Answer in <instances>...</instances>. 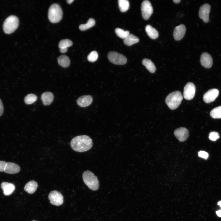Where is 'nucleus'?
I'll list each match as a JSON object with an SVG mask.
<instances>
[{
    "instance_id": "15",
    "label": "nucleus",
    "mask_w": 221,
    "mask_h": 221,
    "mask_svg": "<svg viewBox=\"0 0 221 221\" xmlns=\"http://www.w3.org/2000/svg\"><path fill=\"white\" fill-rule=\"evenodd\" d=\"M93 99L90 95H83L77 100L78 105L81 107H85L90 105L92 102Z\"/></svg>"
},
{
    "instance_id": "24",
    "label": "nucleus",
    "mask_w": 221,
    "mask_h": 221,
    "mask_svg": "<svg viewBox=\"0 0 221 221\" xmlns=\"http://www.w3.org/2000/svg\"><path fill=\"white\" fill-rule=\"evenodd\" d=\"M95 24V20L93 18H90L88 19L86 24L80 25L79 28L80 30L84 31L92 27Z\"/></svg>"
},
{
    "instance_id": "23",
    "label": "nucleus",
    "mask_w": 221,
    "mask_h": 221,
    "mask_svg": "<svg viewBox=\"0 0 221 221\" xmlns=\"http://www.w3.org/2000/svg\"><path fill=\"white\" fill-rule=\"evenodd\" d=\"M57 60L59 65L63 67L67 68L70 65V59L65 55H61L60 56L58 57Z\"/></svg>"
},
{
    "instance_id": "1",
    "label": "nucleus",
    "mask_w": 221,
    "mask_h": 221,
    "mask_svg": "<svg viewBox=\"0 0 221 221\" xmlns=\"http://www.w3.org/2000/svg\"><path fill=\"white\" fill-rule=\"evenodd\" d=\"M71 146L74 151L82 152L90 149L93 145L92 141L88 136L82 135L77 136L72 139Z\"/></svg>"
},
{
    "instance_id": "31",
    "label": "nucleus",
    "mask_w": 221,
    "mask_h": 221,
    "mask_svg": "<svg viewBox=\"0 0 221 221\" xmlns=\"http://www.w3.org/2000/svg\"><path fill=\"white\" fill-rule=\"evenodd\" d=\"M219 133L216 132H211L209 134V139L212 141H215L219 138Z\"/></svg>"
},
{
    "instance_id": "22",
    "label": "nucleus",
    "mask_w": 221,
    "mask_h": 221,
    "mask_svg": "<svg viewBox=\"0 0 221 221\" xmlns=\"http://www.w3.org/2000/svg\"><path fill=\"white\" fill-rule=\"evenodd\" d=\"M142 64L150 72L153 73L155 72L156 70L155 66L150 60L144 59L142 60Z\"/></svg>"
},
{
    "instance_id": "36",
    "label": "nucleus",
    "mask_w": 221,
    "mask_h": 221,
    "mask_svg": "<svg viewBox=\"0 0 221 221\" xmlns=\"http://www.w3.org/2000/svg\"><path fill=\"white\" fill-rule=\"evenodd\" d=\"M216 213L218 216L221 217V210L216 211Z\"/></svg>"
},
{
    "instance_id": "18",
    "label": "nucleus",
    "mask_w": 221,
    "mask_h": 221,
    "mask_svg": "<svg viewBox=\"0 0 221 221\" xmlns=\"http://www.w3.org/2000/svg\"><path fill=\"white\" fill-rule=\"evenodd\" d=\"M41 99L43 104L45 105H48L52 103L54 99L53 94L47 91L43 93L41 95Z\"/></svg>"
},
{
    "instance_id": "7",
    "label": "nucleus",
    "mask_w": 221,
    "mask_h": 221,
    "mask_svg": "<svg viewBox=\"0 0 221 221\" xmlns=\"http://www.w3.org/2000/svg\"><path fill=\"white\" fill-rule=\"evenodd\" d=\"M141 10L142 17L145 20L149 18L153 12L151 4L148 0L143 1L141 4Z\"/></svg>"
},
{
    "instance_id": "33",
    "label": "nucleus",
    "mask_w": 221,
    "mask_h": 221,
    "mask_svg": "<svg viewBox=\"0 0 221 221\" xmlns=\"http://www.w3.org/2000/svg\"><path fill=\"white\" fill-rule=\"evenodd\" d=\"M6 163L5 161H0V172H4Z\"/></svg>"
},
{
    "instance_id": "35",
    "label": "nucleus",
    "mask_w": 221,
    "mask_h": 221,
    "mask_svg": "<svg viewBox=\"0 0 221 221\" xmlns=\"http://www.w3.org/2000/svg\"><path fill=\"white\" fill-rule=\"evenodd\" d=\"M68 50L67 48H60V52L62 53H64L67 52Z\"/></svg>"
},
{
    "instance_id": "37",
    "label": "nucleus",
    "mask_w": 221,
    "mask_h": 221,
    "mask_svg": "<svg viewBox=\"0 0 221 221\" xmlns=\"http://www.w3.org/2000/svg\"><path fill=\"white\" fill-rule=\"evenodd\" d=\"M73 1V0H68L66 1V2H67L69 4H70L72 3Z\"/></svg>"
},
{
    "instance_id": "10",
    "label": "nucleus",
    "mask_w": 221,
    "mask_h": 221,
    "mask_svg": "<svg viewBox=\"0 0 221 221\" xmlns=\"http://www.w3.org/2000/svg\"><path fill=\"white\" fill-rule=\"evenodd\" d=\"M211 9L210 5L207 3L205 4L200 6L199 12V17L204 22L207 23L209 21V14Z\"/></svg>"
},
{
    "instance_id": "34",
    "label": "nucleus",
    "mask_w": 221,
    "mask_h": 221,
    "mask_svg": "<svg viewBox=\"0 0 221 221\" xmlns=\"http://www.w3.org/2000/svg\"><path fill=\"white\" fill-rule=\"evenodd\" d=\"M3 107L2 101L0 99V116L3 114Z\"/></svg>"
},
{
    "instance_id": "38",
    "label": "nucleus",
    "mask_w": 221,
    "mask_h": 221,
    "mask_svg": "<svg viewBox=\"0 0 221 221\" xmlns=\"http://www.w3.org/2000/svg\"><path fill=\"white\" fill-rule=\"evenodd\" d=\"M180 1V0H173V2L174 3H178Z\"/></svg>"
},
{
    "instance_id": "5",
    "label": "nucleus",
    "mask_w": 221,
    "mask_h": 221,
    "mask_svg": "<svg viewBox=\"0 0 221 221\" xmlns=\"http://www.w3.org/2000/svg\"><path fill=\"white\" fill-rule=\"evenodd\" d=\"M19 24V19L14 15H11L6 19L3 24V29L6 34H10L17 28Z\"/></svg>"
},
{
    "instance_id": "16",
    "label": "nucleus",
    "mask_w": 221,
    "mask_h": 221,
    "mask_svg": "<svg viewBox=\"0 0 221 221\" xmlns=\"http://www.w3.org/2000/svg\"><path fill=\"white\" fill-rule=\"evenodd\" d=\"M20 170L19 166L12 162H7L4 172L6 173L14 174L18 173Z\"/></svg>"
},
{
    "instance_id": "9",
    "label": "nucleus",
    "mask_w": 221,
    "mask_h": 221,
    "mask_svg": "<svg viewBox=\"0 0 221 221\" xmlns=\"http://www.w3.org/2000/svg\"><path fill=\"white\" fill-rule=\"evenodd\" d=\"M196 87L194 84L192 83L188 82L184 87V97L187 100H191L194 97Z\"/></svg>"
},
{
    "instance_id": "39",
    "label": "nucleus",
    "mask_w": 221,
    "mask_h": 221,
    "mask_svg": "<svg viewBox=\"0 0 221 221\" xmlns=\"http://www.w3.org/2000/svg\"><path fill=\"white\" fill-rule=\"evenodd\" d=\"M218 205H219L221 207V201L218 202Z\"/></svg>"
},
{
    "instance_id": "30",
    "label": "nucleus",
    "mask_w": 221,
    "mask_h": 221,
    "mask_svg": "<svg viewBox=\"0 0 221 221\" xmlns=\"http://www.w3.org/2000/svg\"><path fill=\"white\" fill-rule=\"evenodd\" d=\"M98 57V55L97 52L94 51L91 52L87 56L88 60L90 62H94L96 61Z\"/></svg>"
},
{
    "instance_id": "6",
    "label": "nucleus",
    "mask_w": 221,
    "mask_h": 221,
    "mask_svg": "<svg viewBox=\"0 0 221 221\" xmlns=\"http://www.w3.org/2000/svg\"><path fill=\"white\" fill-rule=\"evenodd\" d=\"M107 56L110 61L115 64L124 65L127 62V59L125 56L115 52H110Z\"/></svg>"
},
{
    "instance_id": "4",
    "label": "nucleus",
    "mask_w": 221,
    "mask_h": 221,
    "mask_svg": "<svg viewBox=\"0 0 221 221\" xmlns=\"http://www.w3.org/2000/svg\"><path fill=\"white\" fill-rule=\"evenodd\" d=\"M63 12L60 6L57 4H53L50 7L48 14V18L52 23H56L61 19Z\"/></svg>"
},
{
    "instance_id": "11",
    "label": "nucleus",
    "mask_w": 221,
    "mask_h": 221,
    "mask_svg": "<svg viewBox=\"0 0 221 221\" xmlns=\"http://www.w3.org/2000/svg\"><path fill=\"white\" fill-rule=\"evenodd\" d=\"M219 94L218 90L212 89L208 91L204 95L203 99L206 103H209L214 101Z\"/></svg>"
},
{
    "instance_id": "29",
    "label": "nucleus",
    "mask_w": 221,
    "mask_h": 221,
    "mask_svg": "<svg viewBox=\"0 0 221 221\" xmlns=\"http://www.w3.org/2000/svg\"><path fill=\"white\" fill-rule=\"evenodd\" d=\"M73 44L72 41L68 39L62 40L59 44V47L60 48H66L71 46Z\"/></svg>"
},
{
    "instance_id": "17",
    "label": "nucleus",
    "mask_w": 221,
    "mask_h": 221,
    "mask_svg": "<svg viewBox=\"0 0 221 221\" xmlns=\"http://www.w3.org/2000/svg\"><path fill=\"white\" fill-rule=\"evenodd\" d=\"M1 186L5 196L11 195L15 189V186L14 184L7 182H3L1 184Z\"/></svg>"
},
{
    "instance_id": "3",
    "label": "nucleus",
    "mask_w": 221,
    "mask_h": 221,
    "mask_svg": "<svg viewBox=\"0 0 221 221\" xmlns=\"http://www.w3.org/2000/svg\"><path fill=\"white\" fill-rule=\"evenodd\" d=\"M82 177L84 182L89 189L93 191L98 189L99 184L98 179L92 172L89 170L84 172Z\"/></svg>"
},
{
    "instance_id": "21",
    "label": "nucleus",
    "mask_w": 221,
    "mask_h": 221,
    "mask_svg": "<svg viewBox=\"0 0 221 221\" xmlns=\"http://www.w3.org/2000/svg\"><path fill=\"white\" fill-rule=\"evenodd\" d=\"M139 38L133 34H130L123 40L124 44L130 46L139 41Z\"/></svg>"
},
{
    "instance_id": "12",
    "label": "nucleus",
    "mask_w": 221,
    "mask_h": 221,
    "mask_svg": "<svg viewBox=\"0 0 221 221\" xmlns=\"http://www.w3.org/2000/svg\"><path fill=\"white\" fill-rule=\"evenodd\" d=\"M174 134L178 140L181 142L185 141L189 136L188 131L185 127H180L176 129Z\"/></svg>"
},
{
    "instance_id": "26",
    "label": "nucleus",
    "mask_w": 221,
    "mask_h": 221,
    "mask_svg": "<svg viewBox=\"0 0 221 221\" xmlns=\"http://www.w3.org/2000/svg\"><path fill=\"white\" fill-rule=\"evenodd\" d=\"M211 116L214 118H221V106L215 107L210 113Z\"/></svg>"
},
{
    "instance_id": "13",
    "label": "nucleus",
    "mask_w": 221,
    "mask_h": 221,
    "mask_svg": "<svg viewBox=\"0 0 221 221\" xmlns=\"http://www.w3.org/2000/svg\"><path fill=\"white\" fill-rule=\"evenodd\" d=\"M200 61L201 65L207 68H211L213 64V60L211 56L206 52L203 53L201 54Z\"/></svg>"
},
{
    "instance_id": "40",
    "label": "nucleus",
    "mask_w": 221,
    "mask_h": 221,
    "mask_svg": "<svg viewBox=\"0 0 221 221\" xmlns=\"http://www.w3.org/2000/svg\"><path fill=\"white\" fill-rule=\"evenodd\" d=\"M35 221V220H33V221Z\"/></svg>"
},
{
    "instance_id": "14",
    "label": "nucleus",
    "mask_w": 221,
    "mask_h": 221,
    "mask_svg": "<svg viewBox=\"0 0 221 221\" xmlns=\"http://www.w3.org/2000/svg\"><path fill=\"white\" fill-rule=\"evenodd\" d=\"M186 31L185 26L181 24L176 26L174 30L173 35L176 40L179 41L181 40L184 37Z\"/></svg>"
},
{
    "instance_id": "20",
    "label": "nucleus",
    "mask_w": 221,
    "mask_h": 221,
    "mask_svg": "<svg viewBox=\"0 0 221 221\" xmlns=\"http://www.w3.org/2000/svg\"><path fill=\"white\" fill-rule=\"evenodd\" d=\"M145 30L148 35L151 39H155L159 36L158 31L150 25H147L145 27Z\"/></svg>"
},
{
    "instance_id": "2",
    "label": "nucleus",
    "mask_w": 221,
    "mask_h": 221,
    "mask_svg": "<svg viewBox=\"0 0 221 221\" xmlns=\"http://www.w3.org/2000/svg\"><path fill=\"white\" fill-rule=\"evenodd\" d=\"M183 99L181 92L179 91H176L169 94L167 96L165 101L169 108L173 110L179 106Z\"/></svg>"
},
{
    "instance_id": "32",
    "label": "nucleus",
    "mask_w": 221,
    "mask_h": 221,
    "mask_svg": "<svg viewBox=\"0 0 221 221\" xmlns=\"http://www.w3.org/2000/svg\"><path fill=\"white\" fill-rule=\"evenodd\" d=\"M198 156L207 159L208 157V153L204 151H200L198 152Z\"/></svg>"
},
{
    "instance_id": "27",
    "label": "nucleus",
    "mask_w": 221,
    "mask_h": 221,
    "mask_svg": "<svg viewBox=\"0 0 221 221\" xmlns=\"http://www.w3.org/2000/svg\"><path fill=\"white\" fill-rule=\"evenodd\" d=\"M115 31L118 36L124 39L130 34V32L128 31H124L120 28H116Z\"/></svg>"
},
{
    "instance_id": "28",
    "label": "nucleus",
    "mask_w": 221,
    "mask_h": 221,
    "mask_svg": "<svg viewBox=\"0 0 221 221\" xmlns=\"http://www.w3.org/2000/svg\"><path fill=\"white\" fill-rule=\"evenodd\" d=\"M37 99V96L33 94L27 95L24 98V102L27 104H30L35 102Z\"/></svg>"
},
{
    "instance_id": "8",
    "label": "nucleus",
    "mask_w": 221,
    "mask_h": 221,
    "mask_svg": "<svg viewBox=\"0 0 221 221\" xmlns=\"http://www.w3.org/2000/svg\"><path fill=\"white\" fill-rule=\"evenodd\" d=\"M48 198L51 204L56 206H59L64 202V197L59 192L54 190L51 191L49 194Z\"/></svg>"
},
{
    "instance_id": "25",
    "label": "nucleus",
    "mask_w": 221,
    "mask_h": 221,
    "mask_svg": "<svg viewBox=\"0 0 221 221\" xmlns=\"http://www.w3.org/2000/svg\"><path fill=\"white\" fill-rule=\"evenodd\" d=\"M118 4L120 10L121 12L126 11L129 8V2L127 0H119Z\"/></svg>"
},
{
    "instance_id": "19",
    "label": "nucleus",
    "mask_w": 221,
    "mask_h": 221,
    "mask_svg": "<svg viewBox=\"0 0 221 221\" xmlns=\"http://www.w3.org/2000/svg\"><path fill=\"white\" fill-rule=\"evenodd\" d=\"M37 186V183L36 181H30L25 185L24 190L28 193L33 194L36 191Z\"/></svg>"
}]
</instances>
